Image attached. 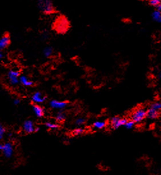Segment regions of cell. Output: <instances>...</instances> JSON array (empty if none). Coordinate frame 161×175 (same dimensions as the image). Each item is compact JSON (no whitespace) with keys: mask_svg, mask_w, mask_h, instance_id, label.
<instances>
[{"mask_svg":"<svg viewBox=\"0 0 161 175\" xmlns=\"http://www.w3.org/2000/svg\"><path fill=\"white\" fill-rule=\"evenodd\" d=\"M53 28L59 34H64L70 28V23L67 18L63 15H59L53 23Z\"/></svg>","mask_w":161,"mask_h":175,"instance_id":"obj_1","label":"cell"},{"mask_svg":"<svg viewBox=\"0 0 161 175\" xmlns=\"http://www.w3.org/2000/svg\"><path fill=\"white\" fill-rule=\"evenodd\" d=\"M3 148V145H2V144H0V150H2Z\"/></svg>","mask_w":161,"mask_h":175,"instance_id":"obj_29","label":"cell"},{"mask_svg":"<svg viewBox=\"0 0 161 175\" xmlns=\"http://www.w3.org/2000/svg\"><path fill=\"white\" fill-rule=\"evenodd\" d=\"M46 99H47V97L43 95L42 93L39 92H35L31 97V100L33 101V102L37 104V105L39 104L44 102Z\"/></svg>","mask_w":161,"mask_h":175,"instance_id":"obj_7","label":"cell"},{"mask_svg":"<svg viewBox=\"0 0 161 175\" xmlns=\"http://www.w3.org/2000/svg\"><path fill=\"white\" fill-rule=\"evenodd\" d=\"M155 10L159 11V12H160V11H161V5H158V6L156 8H155Z\"/></svg>","mask_w":161,"mask_h":175,"instance_id":"obj_26","label":"cell"},{"mask_svg":"<svg viewBox=\"0 0 161 175\" xmlns=\"http://www.w3.org/2000/svg\"><path fill=\"white\" fill-rule=\"evenodd\" d=\"M150 108H152L156 111H160L161 109V104L159 101H155V102L151 104L150 106Z\"/></svg>","mask_w":161,"mask_h":175,"instance_id":"obj_20","label":"cell"},{"mask_svg":"<svg viewBox=\"0 0 161 175\" xmlns=\"http://www.w3.org/2000/svg\"><path fill=\"white\" fill-rule=\"evenodd\" d=\"M44 125L48 129L50 130H56L58 129V128L59 127V125L57 124H54V123H52L51 122H46Z\"/></svg>","mask_w":161,"mask_h":175,"instance_id":"obj_19","label":"cell"},{"mask_svg":"<svg viewBox=\"0 0 161 175\" xmlns=\"http://www.w3.org/2000/svg\"><path fill=\"white\" fill-rule=\"evenodd\" d=\"M39 130H40V128L39 127H35V132H37V131H39Z\"/></svg>","mask_w":161,"mask_h":175,"instance_id":"obj_27","label":"cell"},{"mask_svg":"<svg viewBox=\"0 0 161 175\" xmlns=\"http://www.w3.org/2000/svg\"><path fill=\"white\" fill-rule=\"evenodd\" d=\"M107 125V122L104 121H96L93 124L92 126L95 129L100 130L104 128Z\"/></svg>","mask_w":161,"mask_h":175,"instance_id":"obj_15","label":"cell"},{"mask_svg":"<svg viewBox=\"0 0 161 175\" xmlns=\"http://www.w3.org/2000/svg\"><path fill=\"white\" fill-rule=\"evenodd\" d=\"M3 54L1 51H0V59H1L3 58Z\"/></svg>","mask_w":161,"mask_h":175,"instance_id":"obj_28","label":"cell"},{"mask_svg":"<svg viewBox=\"0 0 161 175\" xmlns=\"http://www.w3.org/2000/svg\"><path fill=\"white\" fill-rule=\"evenodd\" d=\"M38 7L46 15H51L56 12L53 2L50 0H40L38 1Z\"/></svg>","mask_w":161,"mask_h":175,"instance_id":"obj_2","label":"cell"},{"mask_svg":"<svg viewBox=\"0 0 161 175\" xmlns=\"http://www.w3.org/2000/svg\"><path fill=\"white\" fill-rule=\"evenodd\" d=\"M84 132H85V130H84V128L81 127H77L72 130V135L73 136H79L83 134Z\"/></svg>","mask_w":161,"mask_h":175,"instance_id":"obj_18","label":"cell"},{"mask_svg":"<svg viewBox=\"0 0 161 175\" xmlns=\"http://www.w3.org/2000/svg\"><path fill=\"white\" fill-rule=\"evenodd\" d=\"M149 4L156 8L158 5H160V0H150V1H149Z\"/></svg>","mask_w":161,"mask_h":175,"instance_id":"obj_23","label":"cell"},{"mask_svg":"<svg viewBox=\"0 0 161 175\" xmlns=\"http://www.w3.org/2000/svg\"><path fill=\"white\" fill-rule=\"evenodd\" d=\"M66 117H67L66 113H65L63 111L59 110L56 114L55 119L57 122L61 123L63 122L65 120H66Z\"/></svg>","mask_w":161,"mask_h":175,"instance_id":"obj_14","label":"cell"},{"mask_svg":"<svg viewBox=\"0 0 161 175\" xmlns=\"http://www.w3.org/2000/svg\"><path fill=\"white\" fill-rule=\"evenodd\" d=\"M3 151L4 155L5 157H10L13 154V147L12 145L10 143H6L3 145Z\"/></svg>","mask_w":161,"mask_h":175,"instance_id":"obj_11","label":"cell"},{"mask_svg":"<svg viewBox=\"0 0 161 175\" xmlns=\"http://www.w3.org/2000/svg\"><path fill=\"white\" fill-rule=\"evenodd\" d=\"M86 122V120L84 118H79L76 119L75 121V124L76 126H77L78 127H80L82 125H83Z\"/></svg>","mask_w":161,"mask_h":175,"instance_id":"obj_21","label":"cell"},{"mask_svg":"<svg viewBox=\"0 0 161 175\" xmlns=\"http://www.w3.org/2000/svg\"><path fill=\"white\" fill-rule=\"evenodd\" d=\"M5 134V128L2 126V125L0 124V139L3 138Z\"/></svg>","mask_w":161,"mask_h":175,"instance_id":"obj_24","label":"cell"},{"mask_svg":"<svg viewBox=\"0 0 161 175\" xmlns=\"http://www.w3.org/2000/svg\"><path fill=\"white\" fill-rule=\"evenodd\" d=\"M152 18L153 21H154L156 23H161V13L160 12L157 10H154L152 13Z\"/></svg>","mask_w":161,"mask_h":175,"instance_id":"obj_16","label":"cell"},{"mask_svg":"<svg viewBox=\"0 0 161 175\" xmlns=\"http://www.w3.org/2000/svg\"><path fill=\"white\" fill-rule=\"evenodd\" d=\"M19 103H20V100L19 99V98H15V99L13 100V104H14L15 105H17Z\"/></svg>","mask_w":161,"mask_h":175,"instance_id":"obj_25","label":"cell"},{"mask_svg":"<svg viewBox=\"0 0 161 175\" xmlns=\"http://www.w3.org/2000/svg\"><path fill=\"white\" fill-rule=\"evenodd\" d=\"M127 120L126 118H122L119 116H114L110 120L111 127L114 130L118 129L120 127L124 126Z\"/></svg>","mask_w":161,"mask_h":175,"instance_id":"obj_4","label":"cell"},{"mask_svg":"<svg viewBox=\"0 0 161 175\" xmlns=\"http://www.w3.org/2000/svg\"><path fill=\"white\" fill-rule=\"evenodd\" d=\"M135 123L132 122V120H127V122L125 123L124 125V127H125L127 129H132V128L134 127Z\"/></svg>","mask_w":161,"mask_h":175,"instance_id":"obj_22","label":"cell"},{"mask_svg":"<svg viewBox=\"0 0 161 175\" xmlns=\"http://www.w3.org/2000/svg\"><path fill=\"white\" fill-rule=\"evenodd\" d=\"M8 77L11 85L15 86L19 82V72L16 70H10L8 73Z\"/></svg>","mask_w":161,"mask_h":175,"instance_id":"obj_5","label":"cell"},{"mask_svg":"<svg viewBox=\"0 0 161 175\" xmlns=\"http://www.w3.org/2000/svg\"><path fill=\"white\" fill-rule=\"evenodd\" d=\"M32 109L34 112L35 116L37 117L42 118L44 116L45 114L44 109L41 107V106L37 104H34L32 106Z\"/></svg>","mask_w":161,"mask_h":175,"instance_id":"obj_10","label":"cell"},{"mask_svg":"<svg viewBox=\"0 0 161 175\" xmlns=\"http://www.w3.org/2000/svg\"><path fill=\"white\" fill-rule=\"evenodd\" d=\"M146 118V110L144 108H136L130 115V120L135 124H140Z\"/></svg>","mask_w":161,"mask_h":175,"instance_id":"obj_3","label":"cell"},{"mask_svg":"<svg viewBox=\"0 0 161 175\" xmlns=\"http://www.w3.org/2000/svg\"><path fill=\"white\" fill-rule=\"evenodd\" d=\"M23 130L27 134H31L35 132V127L33 122L31 120H26L23 124Z\"/></svg>","mask_w":161,"mask_h":175,"instance_id":"obj_8","label":"cell"},{"mask_svg":"<svg viewBox=\"0 0 161 175\" xmlns=\"http://www.w3.org/2000/svg\"><path fill=\"white\" fill-rule=\"evenodd\" d=\"M68 105V102L66 101H59L58 100H52L49 102V106L51 108L62 110L65 109Z\"/></svg>","mask_w":161,"mask_h":175,"instance_id":"obj_6","label":"cell"},{"mask_svg":"<svg viewBox=\"0 0 161 175\" xmlns=\"http://www.w3.org/2000/svg\"><path fill=\"white\" fill-rule=\"evenodd\" d=\"M10 43V37L8 35H5L0 39V49H3L9 45Z\"/></svg>","mask_w":161,"mask_h":175,"instance_id":"obj_12","label":"cell"},{"mask_svg":"<svg viewBox=\"0 0 161 175\" xmlns=\"http://www.w3.org/2000/svg\"><path fill=\"white\" fill-rule=\"evenodd\" d=\"M19 82L24 86H31L33 84V81L29 80L25 75H21L19 77Z\"/></svg>","mask_w":161,"mask_h":175,"instance_id":"obj_13","label":"cell"},{"mask_svg":"<svg viewBox=\"0 0 161 175\" xmlns=\"http://www.w3.org/2000/svg\"><path fill=\"white\" fill-rule=\"evenodd\" d=\"M160 116V111H156L152 108H149L146 110V118L150 120H155Z\"/></svg>","mask_w":161,"mask_h":175,"instance_id":"obj_9","label":"cell"},{"mask_svg":"<svg viewBox=\"0 0 161 175\" xmlns=\"http://www.w3.org/2000/svg\"><path fill=\"white\" fill-rule=\"evenodd\" d=\"M53 53V49L50 46L45 47L43 51V54L45 58H49Z\"/></svg>","mask_w":161,"mask_h":175,"instance_id":"obj_17","label":"cell"}]
</instances>
